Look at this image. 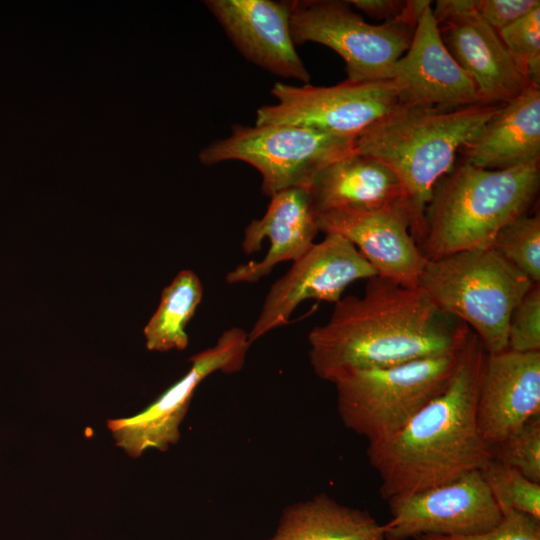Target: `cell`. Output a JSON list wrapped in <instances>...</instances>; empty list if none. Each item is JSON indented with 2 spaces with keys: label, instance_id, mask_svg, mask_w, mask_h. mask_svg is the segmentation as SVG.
Returning <instances> with one entry per match:
<instances>
[{
  "label": "cell",
  "instance_id": "cell-1",
  "mask_svg": "<svg viewBox=\"0 0 540 540\" xmlns=\"http://www.w3.org/2000/svg\"><path fill=\"white\" fill-rule=\"evenodd\" d=\"M470 328L441 312L419 287L373 276L364 294L335 303L329 320L308 334L315 374L333 383L341 375L458 352Z\"/></svg>",
  "mask_w": 540,
  "mask_h": 540
},
{
  "label": "cell",
  "instance_id": "cell-2",
  "mask_svg": "<svg viewBox=\"0 0 540 540\" xmlns=\"http://www.w3.org/2000/svg\"><path fill=\"white\" fill-rule=\"evenodd\" d=\"M485 350L471 331L444 390L390 437L368 444L380 494L388 500L484 469L491 461L476 421Z\"/></svg>",
  "mask_w": 540,
  "mask_h": 540
},
{
  "label": "cell",
  "instance_id": "cell-3",
  "mask_svg": "<svg viewBox=\"0 0 540 540\" xmlns=\"http://www.w3.org/2000/svg\"><path fill=\"white\" fill-rule=\"evenodd\" d=\"M502 104L453 110L399 104L355 138V152L377 159L398 178L405 193L410 230L420 247L425 214L438 182Z\"/></svg>",
  "mask_w": 540,
  "mask_h": 540
},
{
  "label": "cell",
  "instance_id": "cell-4",
  "mask_svg": "<svg viewBox=\"0 0 540 540\" xmlns=\"http://www.w3.org/2000/svg\"><path fill=\"white\" fill-rule=\"evenodd\" d=\"M540 185L539 161L504 170L463 162L435 186L420 249L427 260L491 248L497 233L527 214Z\"/></svg>",
  "mask_w": 540,
  "mask_h": 540
},
{
  "label": "cell",
  "instance_id": "cell-5",
  "mask_svg": "<svg viewBox=\"0 0 540 540\" xmlns=\"http://www.w3.org/2000/svg\"><path fill=\"white\" fill-rule=\"evenodd\" d=\"M533 285L493 248L427 260L418 282L441 312L470 328L487 354L507 349L511 314Z\"/></svg>",
  "mask_w": 540,
  "mask_h": 540
},
{
  "label": "cell",
  "instance_id": "cell-6",
  "mask_svg": "<svg viewBox=\"0 0 540 540\" xmlns=\"http://www.w3.org/2000/svg\"><path fill=\"white\" fill-rule=\"evenodd\" d=\"M428 0H408L398 18L367 23L348 1H291L290 31L295 45L315 42L337 52L346 63L347 80H391L394 65L408 49Z\"/></svg>",
  "mask_w": 540,
  "mask_h": 540
},
{
  "label": "cell",
  "instance_id": "cell-7",
  "mask_svg": "<svg viewBox=\"0 0 540 540\" xmlns=\"http://www.w3.org/2000/svg\"><path fill=\"white\" fill-rule=\"evenodd\" d=\"M461 349L452 354L341 375L333 384L342 423L365 437L368 444L395 434L444 390L457 367Z\"/></svg>",
  "mask_w": 540,
  "mask_h": 540
},
{
  "label": "cell",
  "instance_id": "cell-8",
  "mask_svg": "<svg viewBox=\"0 0 540 540\" xmlns=\"http://www.w3.org/2000/svg\"><path fill=\"white\" fill-rule=\"evenodd\" d=\"M355 153V138L284 124L232 127V134L212 142L199 153L204 165L228 160L246 162L261 177L266 196L307 189L329 164Z\"/></svg>",
  "mask_w": 540,
  "mask_h": 540
},
{
  "label": "cell",
  "instance_id": "cell-9",
  "mask_svg": "<svg viewBox=\"0 0 540 540\" xmlns=\"http://www.w3.org/2000/svg\"><path fill=\"white\" fill-rule=\"evenodd\" d=\"M271 94L277 104L256 111L255 124H284L356 138L399 105L392 80L334 86H293L277 82Z\"/></svg>",
  "mask_w": 540,
  "mask_h": 540
},
{
  "label": "cell",
  "instance_id": "cell-10",
  "mask_svg": "<svg viewBox=\"0 0 540 540\" xmlns=\"http://www.w3.org/2000/svg\"><path fill=\"white\" fill-rule=\"evenodd\" d=\"M250 346L248 333L243 329L232 327L224 331L213 346L193 355L187 373L141 412L107 421L116 445L137 458L147 449L166 451L176 444L196 388L215 372L240 371Z\"/></svg>",
  "mask_w": 540,
  "mask_h": 540
},
{
  "label": "cell",
  "instance_id": "cell-11",
  "mask_svg": "<svg viewBox=\"0 0 540 540\" xmlns=\"http://www.w3.org/2000/svg\"><path fill=\"white\" fill-rule=\"evenodd\" d=\"M377 273L357 248L344 237L325 234L269 289L248 340L252 344L288 323L300 303L308 299L337 303L354 281Z\"/></svg>",
  "mask_w": 540,
  "mask_h": 540
},
{
  "label": "cell",
  "instance_id": "cell-12",
  "mask_svg": "<svg viewBox=\"0 0 540 540\" xmlns=\"http://www.w3.org/2000/svg\"><path fill=\"white\" fill-rule=\"evenodd\" d=\"M387 501L391 517L384 524L385 540L472 535L493 528L502 518L480 470Z\"/></svg>",
  "mask_w": 540,
  "mask_h": 540
},
{
  "label": "cell",
  "instance_id": "cell-13",
  "mask_svg": "<svg viewBox=\"0 0 540 540\" xmlns=\"http://www.w3.org/2000/svg\"><path fill=\"white\" fill-rule=\"evenodd\" d=\"M433 14L447 50L473 80L482 104H504L531 85L472 0L437 1Z\"/></svg>",
  "mask_w": 540,
  "mask_h": 540
},
{
  "label": "cell",
  "instance_id": "cell-14",
  "mask_svg": "<svg viewBox=\"0 0 540 540\" xmlns=\"http://www.w3.org/2000/svg\"><path fill=\"white\" fill-rule=\"evenodd\" d=\"M391 80L401 105L453 110L481 103L473 80L447 50L431 3L419 16L411 43L394 65Z\"/></svg>",
  "mask_w": 540,
  "mask_h": 540
},
{
  "label": "cell",
  "instance_id": "cell-15",
  "mask_svg": "<svg viewBox=\"0 0 540 540\" xmlns=\"http://www.w3.org/2000/svg\"><path fill=\"white\" fill-rule=\"evenodd\" d=\"M318 230L351 242L378 276L418 286L427 262L410 230L407 214L396 209H337L317 215Z\"/></svg>",
  "mask_w": 540,
  "mask_h": 540
},
{
  "label": "cell",
  "instance_id": "cell-16",
  "mask_svg": "<svg viewBox=\"0 0 540 540\" xmlns=\"http://www.w3.org/2000/svg\"><path fill=\"white\" fill-rule=\"evenodd\" d=\"M206 7L240 53L281 77L309 84L290 31L291 1L207 0Z\"/></svg>",
  "mask_w": 540,
  "mask_h": 540
},
{
  "label": "cell",
  "instance_id": "cell-17",
  "mask_svg": "<svg viewBox=\"0 0 540 540\" xmlns=\"http://www.w3.org/2000/svg\"><path fill=\"white\" fill-rule=\"evenodd\" d=\"M540 414V352L485 354L476 421L484 442L498 443Z\"/></svg>",
  "mask_w": 540,
  "mask_h": 540
},
{
  "label": "cell",
  "instance_id": "cell-18",
  "mask_svg": "<svg viewBox=\"0 0 540 540\" xmlns=\"http://www.w3.org/2000/svg\"><path fill=\"white\" fill-rule=\"evenodd\" d=\"M261 219L252 220L241 243L245 254L257 252L267 238L270 247L260 261L238 265L226 275L229 284L255 283L285 261H296L314 244L319 232L307 189L292 188L270 197Z\"/></svg>",
  "mask_w": 540,
  "mask_h": 540
},
{
  "label": "cell",
  "instance_id": "cell-19",
  "mask_svg": "<svg viewBox=\"0 0 540 540\" xmlns=\"http://www.w3.org/2000/svg\"><path fill=\"white\" fill-rule=\"evenodd\" d=\"M307 192L315 217L337 209H396L409 218L396 175L377 159L356 152L321 170Z\"/></svg>",
  "mask_w": 540,
  "mask_h": 540
},
{
  "label": "cell",
  "instance_id": "cell-20",
  "mask_svg": "<svg viewBox=\"0 0 540 540\" xmlns=\"http://www.w3.org/2000/svg\"><path fill=\"white\" fill-rule=\"evenodd\" d=\"M462 151L465 163L482 169L504 170L539 161V87L530 85L502 104Z\"/></svg>",
  "mask_w": 540,
  "mask_h": 540
},
{
  "label": "cell",
  "instance_id": "cell-21",
  "mask_svg": "<svg viewBox=\"0 0 540 540\" xmlns=\"http://www.w3.org/2000/svg\"><path fill=\"white\" fill-rule=\"evenodd\" d=\"M266 540H385L384 525L368 511L338 503L327 494L292 504Z\"/></svg>",
  "mask_w": 540,
  "mask_h": 540
},
{
  "label": "cell",
  "instance_id": "cell-22",
  "mask_svg": "<svg viewBox=\"0 0 540 540\" xmlns=\"http://www.w3.org/2000/svg\"><path fill=\"white\" fill-rule=\"evenodd\" d=\"M202 296L203 286L197 274L190 269L181 270L163 289L160 303L144 327L147 349L157 352L184 350L189 341L185 327Z\"/></svg>",
  "mask_w": 540,
  "mask_h": 540
},
{
  "label": "cell",
  "instance_id": "cell-23",
  "mask_svg": "<svg viewBox=\"0 0 540 540\" xmlns=\"http://www.w3.org/2000/svg\"><path fill=\"white\" fill-rule=\"evenodd\" d=\"M491 248L534 284H540L539 213H527L506 224L495 236Z\"/></svg>",
  "mask_w": 540,
  "mask_h": 540
},
{
  "label": "cell",
  "instance_id": "cell-24",
  "mask_svg": "<svg viewBox=\"0 0 540 540\" xmlns=\"http://www.w3.org/2000/svg\"><path fill=\"white\" fill-rule=\"evenodd\" d=\"M481 473L501 512L515 510L540 519L539 483L494 460Z\"/></svg>",
  "mask_w": 540,
  "mask_h": 540
},
{
  "label": "cell",
  "instance_id": "cell-25",
  "mask_svg": "<svg viewBox=\"0 0 540 540\" xmlns=\"http://www.w3.org/2000/svg\"><path fill=\"white\" fill-rule=\"evenodd\" d=\"M518 70L540 87V6L498 32Z\"/></svg>",
  "mask_w": 540,
  "mask_h": 540
},
{
  "label": "cell",
  "instance_id": "cell-26",
  "mask_svg": "<svg viewBox=\"0 0 540 540\" xmlns=\"http://www.w3.org/2000/svg\"><path fill=\"white\" fill-rule=\"evenodd\" d=\"M491 460L513 467L540 484V414L506 439L488 446Z\"/></svg>",
  "mask_w": 540,
  "mask_h": 540
},
{
  "label": "cell",
  "instance_id": "cell-27",
  "mask_svg": "<svg viewBox=\"0 0 540 540\" xmlns=\"http://www.w3.org/2000/svg\"><path fill=\"white\" fill-rule=\"evenodd\" d=\"M507 349L540 352V285L535 284L514 308L507 331Z\"/></svg>",
  "mask_w": 540,
  "mask_h": 540
},
{
  "label": "cell",
  "instance_id": "cell-28",
  "mask_svg": "<svg viewBox=\"0 0 540 540\" xmlns=\"http://www.w3.org/2000/svg\"><path fill=\"white\" fill-rule=\"evenodd\" d=\"M415 540H540V519L525 513L506 510L493 528L472 535H419Z\"/></svg>",
  "mask_w": 540,
  "mask_h": 540
},
{
  "label": "cell",
  "instance_id": "cell-29",
  "mask_svg": "<svg viewBox=\"0 0 540 540\" xmlns=\"http://www.w3.org/2000/svg\"><path fill=\"white\" fill-rule=\"evenodd\" d=\"M472 2L477 13L496 32L540 6L539 0H472Z\"/></svg>",
  "mask_w": 540,
  "mask_h": 540
},
{
  "label": "cell",
  "instance_id": "cell-30",
  "mask_svg": "<svg viewBox=\"0 0 540 540\" xmlns=\"http://www.w3.org/2000/svg\"><path fill=\"white\" fill-rule=\"evenodd\" d=\"M348 2L368 16L383 19L384 22L401 16L407 6V0H351Z\"/></svg>",
  "mask_w": 540,
  "mask_h": 540
}]
</instances>
